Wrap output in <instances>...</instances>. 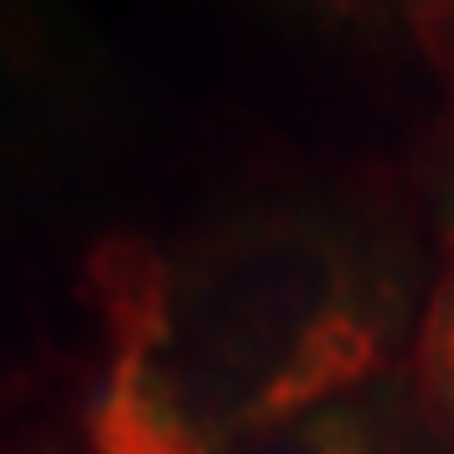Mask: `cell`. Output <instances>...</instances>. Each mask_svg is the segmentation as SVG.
Segmentation results:
<instances>
[{
    "label": "cell",
    "instance_id": "obj_3",
    "mask_svg": "<svg viewBox=\"0 0 454 454\" xmlns=\"http://www.w3.org/2000/svg\"><path fill=\"white\" fill-rule=\"evenodd\" d=\"M236 454H411V443H405L400 400L383 395V383H378L367 395L334 400L269 438H252Z\"/></svg>",
    "mask_w": 454,
    "mask_h": 454
},
{
    "label": "cell",
    "instance_id": "obj_1",
    "mask_svg": "<svg viewBox=\"0 0 454 454\" xmlns=\"http://www.w3.org/2000/svg\"><path fill=\"white\" fill-rule=\"evenodd\" d=\"M411 241L367 192H274L170 236H105L93 454H236L378 388L411 317Z\"/></svg>",
    "mask_w": 454,
    "mask_h": 454
},
{
    "label": "cell",
    "instance_id": "obj_2",
    "mask_svg": "<svg viewBox=\"0 0 454 454\" xmlns=\"http://www.w3.org/2000/svg\"><path fill=\"white\" fill-rule=\"evenodd\" d=\"M99 82V44L72 0H0V93L12 99H82Z\"/></svg>",
    "mask_w": 454,
    "mask_h": 454
},
{
    "label": "cell",
    "instance_id": "obj_5",
    "mask_svg": "<svg viewBox=\"0 0 454 454\" xmlns=\"http://www.w3.org/2000/svg\"><path fill=\"white\" fill-rule=\"evenodd\" d=\"M257 12H269L279 22H296L307 34L340 39L350 50H416L405 0H252Z\"/></svg>",
    "mask_w": 454,
    "mask_h": 454
},
{
    "label": "cell",
    "instance_id": "obj_7",
    "mask_svg": "<svg viewBox=\"0 0 454 454\" xmlns=\"http://www.w3.org/2000/svg\"><path fill=\"white\" fill-rule=\"evenodd\" d=\"M438 219H443V236H449V247H454V126H449L443 165H438Z\"/></svg>",
    "mask_w": 454,
    "mask_h": 454
},
{
    "label": "cell",
    "instance_id": "obj_6",
    "mask_svg": "<svg viewBox=\"0 0 454 454\" xmlns=\"http://www.w3.org/2000/svg\"><path fill=\"white\" fill-rule=\"evenodd\" d=\"M405 17L416 50L433 60L443 82H454V0H405Z\"/></svg>",
    "mask_w": 454,
    "mask_h": 454
},
{
    "label": "cell",
    "instance_id": "obj_4",
    "mask_svg": "<svg viewBox=\"0 0 454 454\" xmlns=\"http://www.w3.org/2000/svg\"><path fill=\"white\" fill-rule=\"evenodd\" d=\"M411 383H416V411L454 454V263L438 279L433 301L421 307L416 323V345H411Z\"/></svg>",
    "mask_w": 454,
    "mask_h": 454
}]
</instances>
